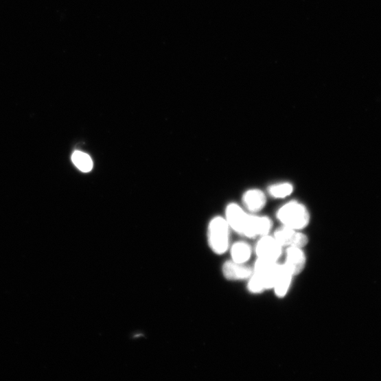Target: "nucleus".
Masks as SVG:
<instances>
[{
  "mask_svg": "<svg viewBox=\"0 0 381 381\" xmlns=\"http://www.w3.org/2000/svg\"><path fill=\"white\" fill-rule=\"evenodd\" d=\"M276 218L283 226L301 231L310 224L311 220L308 209L296 200L290 201L279 208Z\"/></svg>",
  "mask_w": 381,
  "mask_h": 381,
  "instance_id": "obj_1",
  "label": "nucleus"
},
{
  "mask_svg": "<svg viewBox=\"0 0 381 381\" xmlns=\"http://www.w3.org/2000/svg\"><path fill=\"white\" fill-rule=\"evenodd\" d=\"M231 231L224 217L216 216L210 221L208 242L211 249L217 255H223L230 249Z\"/></svg>",
  "mask_w": 381,
  "mask_h": 381,
  "instance_id": "obj_2",
  "label": "nucleus"
},
{
  "mask_svg": "<svg viewBox=\"0 0 381 381\" xmlns=\"http://www.w3.org/2000/svg\"><path fill=\"white\" fill-rule=\"evenodd\" d=\"M284 249L273 235H268L259 238L254 252L257 259L278 262L284 255Z\"/></svg>",
  "mask_w": 381,
  "mask_h": 381,
  "instance_id": "obj_3",
  "label": "nucleus"
},
{
  "mask_svg": "<svg viewBox=\"0 0 381 381\" xmlns=\"http://www.w3.org/2000/svg\"><path fill=\"white\" fill-rule=\"evenodd\" d=\"M279 265L278 262L257 259L252 266L253 274L259 278L266 291L273 290Z\"/></svg>",
  "mask_w": 381,
  "mask_h": 381,
  "instance_id": "obj_4",
  "label": "nucleus"
},
{
  "mask_svg": "<svg viewBox=\"0 0 381 381\" xmlns=\"http://www.w3.org/2000/svg\"><path fill=\"white\" fill-rule=\"evenodd\" d=\"M273 235L284 248L295 246L304 249L310 241L308 237L301 231L286 226L277 229Z\"/></svg>",
  "mask_w": 381,
  "mask_h": 381,
  "instance_id": "obj_5",
  "label": "nucleus"
},
{
  "mask_svg": "<svg viewBox=\"0 0 381 381\" xmlns=\"http://www.w3.org/2000/svg\"><path fill=\"white\" fill-rule=\"evenodd\" d=\"M272 228L270 218L250 213L242 236L249 239L259 238L270 235Z\"/></svg>",
  "mask_w": 381,
  "mask_h": 381,
  "instance_id": "obj_6",
  "label": "nucleus"
},
{
  "mask_svg": "<svg viewBox=\"0 0 381 381\" xmlns=\"http://www.w3.org/2000/svg\"><path fill=\"white\" fill-rule=\"evenodd\" d=\"M249 216L237 203H231L226 207L224 218L231 231L242 236Z\"/></svg>",
  "mask_w": 381,
  "mask_h": 381,
  "instance_id": "obj_7",
  "label": "nucleus"
},
{
  "mask_svg": "<svg viewBox=\"0 0 381 381\" xmlns=\"http://www.w3.org/2000/svg\"><path fill=\"white\" fill-rule=\"evenodd\" d=\"M308 262L307 255L303 248L290 246L286 248L284 266L295 277L300 275Z\"/></svg>",
  "mask_w": 381,
  "mask_h": 381,
  "instance_id": "obj_8",
  "label": "nucleus"
},
{
  "mask_svg": "<svg viewBox=\"0 0 381 381\" xmlns=\"http://www.w3.org/2000/svg\"><path fill=\"white\" fill-rule=\"evenodd\" d=\"M222 273L227 281H247L253 274V268L246 264L237 263L231 259L223 264Z\"/></svg>",
  "mask_w": 381,
  "mask_h": 381,
  "instance_id": "obj_9",
  "label": "nucleus"
},
{
  "mask_svg": "<svg viewBox=\"0 0 381 381\" xmlns=\"http://www.w3.org/2000/svg\"><path fill=\"white\" fill-rule=\"evenodd\" d=\"M242 203L248 211L251 213H257L265 208L267 198L261 189H251L244 193Z\"/></svg>",
  "mask_w": 381,
  "mask_h": 381,
  "instance_id": "obj_10",
  "label": "nucleus"
},
{
  "mask_svg": "<svg viewBox=\"0 0 381 381\" xmlns=\"http://www.w3.org/2000/svg\"><path fill=\"white\" fill-rule=\"evenodd\" d=\"M295 276L288 270L284 264L279 265L273 291L276 297L285 298L290 290Z\"/></svg>",
  "mask_w": 381,
  "mask_h": 381,
  "instance_id": "obj_11",
  "label": "nucleus"
},
{
  "mask_svg": "<svg viewBox=\"0 0 381 381\" xmlns=\"http://www.w3.org/2000/svg\"><path fill=\"white\" fill-rule=\"evenodd\" d=\"M229 250H230L231 260L237 263L246 264L252 257V247L244 241L233 243Z\"/></svg>",
  "mask_w": 381,
  "mask_h": 381,
  "instance_id": "obj_12",
  "label": "nucleus"
},
{
  "mask_svg": "<svg viewBox=\"0 0 381 381\" xmlns=\"http://www.w3.org/2000/svg\"><path fill=\"white\" fill-rule=\"evenodd\" d=\"M71 160L75 166L84 172H89L93 168L92 159L82 151H75L71 157Z\"/></svg>",
  "mask_w": 381,
  "mask_h": 381,
  "instance_id": "obj_13",
  "label": "nucleus"
},
{
  "mask_svg": "<svg viewBox=\"0 0 381 381\" xmlns=\"http://www.w3.org/2000/svg\"><path fill=\"white\" fill-rule=\"evenodd\" d=\"M268 192L274 198H285L293 193L294 186L290 183H277L270 186Z\"/></svg>",
  "mask_w": 381,
  "mask_h": 381,
  "instance_id": "obj_14",
  "label": "nucleus"
},
{
  "mask_svg": "<svg viewBox=\"0 0 381 381\" xmlns=\"http://www.w3.org/2000/svg\"><path fill=\"white\" fill-rule=\"evenodd\" d=\"M247 281V290L250 293L253 295H259L266 291L259 278L253 274H252Z\"/></svg>",
  "mask_w": 381,
  "mask_h": 381,
  "instance_id": "obj_15",
  "label": "nucleus"
}]
</instances>
